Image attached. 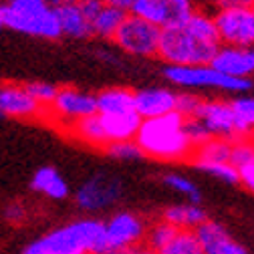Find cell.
Here are the masks:
<instances>
[{
    "mask_svg": "<svg viewBox=\"0 0 254 254\" xmlns=\"http://www.w3.org/2000/svg\"><path fill=\"white\" fill-rule=\"evenodd\" d=\"M220 47L214 14L196 8L186 22L162 30L157 57L168 67L210 65Z\"/></svg>",
    "mask_w": 254,
    "mask_h": 254,
    "instance_id": "1",
    "label": "cell"
},
{
    "mask_svg": "<svg viewBox=\"0 0 254 254\" xmlns=\"http://www.w3.org/2000/svg\"><path fill=\"white\" fill-rule=\"evenodd\" d=\"M186 117L180 111H172L162 117L143 119L135 141L141 151L153 160L162 162H184L194 155V143L184 131Z\"/></svg>",
    "mask_w": 254,
    "mask_h": 254,
    "instance_id": "2",
    "label": "cell"
},
{
    "mask_svg": "<svg viewBox=\"0 0 254 254\" xmlns=\"http://www.w3.org/2000/svg\"><path fill=\"white\" fill-rule=\"evenodd\" d=\"M107 228L99 220H77L30 242L22 254H105Z\"/></svg>",
    "mask_w": 254,
    "mask_h": 254,
    "instance_id": "3",
    "label": "cell"
},
{
    "mask_svg": "<svg viewBox=\"0 0 254 254\" xmlns=\"http://www.w3.org/2000/svg\"><path fill=\"white\" fill-rule=\"evenodd\" d=\"M164 77L184 89H220L228 93H244L252 87L248 79H234L216 71L212 65H196V67H168L164 69Z\"/></svg>",
    "mask_w": 254,
    "mask_h": 254,
    "instance_id": "4",
    "label": "cell"
},
{
    "mask_svg": "<svg viewBox=\"0 0 254 254\" xmlns=\"http://www.w3.org/2000/svg\"><path fill=\"white\" fill-rule=\"evenodd\" d=\"M113 43L121 51L135 57H157L162 43V28L137 14L127 12L123 24L113 37Z\"/></svg>",
    "mask_w": 254,
    "mask_h": 254,
    "instance_id": "5",
    "label": "cell"
},
{
    "mask_svg": "<svg viewBox=\"0 0 254 254\" xmlns=\"http://www.w3.org/2000/svg\"><path fill=\"white\" fill-rule=\"evenodd\" d=\"M198 119L204 121V125L208 127V131L212 133V137H224V139H238V137H246V135H254L248 125L238 117V113L232 107V101H204Z\"/></svg>",
    "mask_w": 254,
    "mask_h": 254,
    "instance_id": "6",
    "label": "cell"
},
{
    "mask_svg": "<svg viewBox=\"0 0 254 254\" xmlns=\"http://www.w3.org/2000/svg\"><path fill=\"white\" fill-rule=\"evenodd\" d=\"M214 20L222 45L254 47V8L214 10Z\"/></svg>",
    "mask_w": 254,
    "mask_h": 254,
    "instance_id": "7",
    "label": "cell"
},
{
    "mask_svg": "<svg viewBox=\"0 0 254 254\" xmlns=\"http://www.w3.org/2000/svg\"><path fill=\"white\" fill-rule=\"evenodd\" d=\"M194 10V0H135L129 12L153 22L164 30L186 22Z\"/></svg>",
    "mask_w": 254,
    "mask_h": 254,
    "instance_id": "8",
    "label": "cell"
},
{
    "mask_svg": "<svg viewBox=\"0 0 254 254\" xmlns=\"http://www.w3.org/2000/svg\"><path fill=\"white\" fill-rule=\"evenodd\" d=\"M121 196V182L107 174H95L93 178H89L79 190H77V204L83 210H101V208H109L111 204H115Z\"/></svg>",
    "mask_w": 254,
    "mask_h": 254,
    "instance_id": "9",
    "label": "cell"
},
{
    "mask_svg": "<svg viewBox=\"0 0 254 254\" xmlns=\"http://www.w3.org/2000/svg\"><path fill=\"white\" fill-rule=\"evenodd\" d=\"M51 107H53V113L57 117L67 121L69 125L83 119V117L99 113L97 111V95H91L87 91H79L73 87L59 89Z\"/></svg>",
    "mask_w": 254,
    "mask_h": 254,
    "instance_id": "10",
    "label": "cell"
},
{
    "mask_svg": "<svg viewBox=\"0 0 254 254\" xmlns=\"http://www.w3.org/2000/svg\"><path fill=\"white\" fill-rule=\"evenodd\" d=\"M105 228L109 248H137L147 234L145 222L131 212L115 214L105 224Z\"/></svg>",
    "mask_w": 254,
    "mask_h": 254,
    "instance_id": "11",
    "label": "cell"
},
{
    "mask_svg": "<svg viewBox=\"0 0 254 254\" xmlns=\"http://www.w3.org/2000/svg\"><path fill=\"white\" fill-rule=\"evenodd\" d=\"M210 65L234 79H248L254 77V47H228L222 45L212 59Z\"/></svg>",
    "mask_w": 254,
    "mask_h": 254,
    "instance_id": "12",
    "label": "cell"
},
{
    "mask_svg": "<svg viewBox=\"0 0 254 254\" xmlns=\"http://www.w3.org/2000/svg\"><path fill=\"white\" fill-rule=\"evenodd\" d=\"M178 95L180 93L166 87L141 89L135 93V111L141 115V119L168 115L178 109Z\"/></svg>",
    "mask_w": 254,
    "mask_h": 254,
    "instance_id": "13",
    "label": "cell"
},
{
    "mask_svg": "<svg viewBox=\"0 0 254 254\" xmlns=\"http://www.w3.org/2000/svg\"><path fill=\"white\" fill-rule=\"evenodd\" d=\"M196 234L206 254H248V250L236 242L220 222L206 220L202 226L196 228Z\"/></svg>",
    "mask_w": 254,
    "mask_h": 254,
    "instance_id": "14",
    "label": "cell"
},
{
    "mask_svg": "<svg viewBox=\"0 0 254 254\" xmlns=\"http://www.w3.org/2000/svg\"><path fill=\"white\" fill-rule=\"evenodd\" d=\"M41 103L20 85L0 87V111L4 117H35L41 111Z\"/></svg>",
    "mask_w": 254,
    "mask_h": 254,
    "instance_id": "15",
    "label": "cell"
},
{
    "mask_svg": "<svg viewBox=\"0 0 254 254\" xmlns=\"http://www.w3.org/2000/svg\"><path fill=\"white\" fill-rule=\"evenodd\" d=\"M51 4L57 10L63 35L73 39H87L91 35L89 20L81 8V0H51Z\"/></svg>",
    "mask_w": 254,
    "mask_h": 254,
    "instance_id": "16",
    "label": "cell"
},
{
    "mask_svg": "<svg viewBox=\"0 0 254 254\" xmlns=\"http://www.w3.org/2000/svg\"><path fill=\"white\" fill-rule=\"evenodd\" d=\"M103 127L107 133V141H133L139 133V127L143 123L141 115L137 111L121 113V115H101Z\"/></svg>",
    "mask_w": 254,
    "mask_h": 254,
    "instance_id": "17",
    "label": "cell"
},
{
    "mask_svg": "<svg viewBox=\"0 0 254 254\" xmlns=\"http://www.w3.org/2000/svg\"><path fill=\"white\" fill-rule=\"evenodd\" d=\"M162 218L170 224H174L178 230H196L208 220L204 208L200 204H172L164 210Z\"/></svg>",
    "mask_w": 254,
    "mask_h": 254,
    "instance_id": "18",
    "label": "cell"
},
{
    "mask_svg": "<svg viewBox=\"0 0 254 254\" xmlns=\"http://www.w3.org/2000/svg\"><path fill=\"white\" fill-rule=\"evenodd\" d=\"M99 115H121L135 111V93L123 87L105 89L97 95Z\"/></svg>",
    "mask_w": 254,
    "mask_h": 254,
    "instance_id": "19",
    "label": "cell"
},
{
    "mask_svg": "<svg viewBox=\"0 0 254 254\" xmlns=\"http://www.w3.org/2000/svg\"><path fill=\"white\" fill-rule=\"evenodd\" d=\"M30 188L51 200H65L69 196V184L61 178L55 168H41L30 180Z\"/></svg>",
    "mask_w": 254,
    "mask_h": 254,
    "instance_id": "20",
    "label": "cell"
},
{
    "mask_svg": "<svg viewBox=\"0 0 254 254\" xmlns=\"http://www.w3.org/2000/svg\"><path fill=\"white\" fill-rule=\"evenodd\" d=\"M127 12L121 8H115L111 4H103L101 10L89 20L91 26V35L101 37V39H111L115 37V33L119 30V26L123 24Z\"/></svg>",
    "mask_w": 254,
    "mask_h": 254,
    "instance_id": "21",
    "label": "cell"
},
{
    "mask_svg": "<svg viewBox=\"0 0 254 254\" xmlns=\"http://www.w3.org/2000/svg\"><path fill=\"white\" fill-rule=\"evenodd\" d=\"M232 153V141L224 137H210L202 145L194 149V164L204 166V164H220V162H230Z\"/></svg>",
    "mask_w": 254,
    "mask_h": 254,
    "instance_id": "22",
    "label": "cell"
},
{
    "mask_svg": "<svg viewBox=\"0 0 254 254\" xmlns=\"http://www.w3.org/2000/svg\"><path fill=\"white\" fill-rule=\"evenodd\" d=\"M71 131L77 139L91 143V145H109L107 141V133H105V127H103V119L99 113L83 117L75 123H71Z\"/></svg>",
    "mask_w": 254,
    "mask_h": 254,
    "instance_id": "23",
    "label": "cell"
},
{
    "mask_svg": "<svg viewBox=\"0 0 254 254\" xmlns=\"http://www.w3.org/2000/svg\"><path fill=\"white\" fill-rule=\"evenodd\" d=\"M51 0H6L2 4L4 18H33L51 8Z\"/></svg>",
    "mask_w": 254,
    "mask_h": 254,
    "instance_id": "24",
    "label": "cell"
},
{
    "mask_svg": "<svg viewBox=\"0 0 254 254\" xmlns=\"http://www.w3.org/2000/svg\"><path fill=\"white\" fill-rule=\"evenodd\" d=\"M160 254H206L196 230H178L176 238Z\"/></svg>",
    "mask_w": 254,
    "mask_h": 254,
    "instance_id": "25",
    "label": "cell"
},
{
    "mask_svg": "<svg viewBox=\"0 0 254 254\" xmlns=\"http://www.w3.org/2000/svg\"><path fill=\"white\" fill-rule=\"evenodd\" d=\"M176 234H178V228L162 218V220L153 222V224L147 228V234H145L147 244H145V246H149V248H153V250L160 252L162 248H166V246L176 238Z\"/></svg>",
    "mask_w": 254,
    "mask_h": 254,
    "instance_id": "26",
    "label": "cell"
},
{
    "mask_svg": "<svg viewBox=\"0 0 254 254\" xmlns=\"http://www.w3.org/2000/svg\"><path fill=\"white\" fill-rule=\"evenodd\" d=\"M230 162L240 170L244 166L254 164V135L238 137L232 141V153H230Z\"/></svg>",
    "mask_w": 254,
    "mask_h": 254,
    "instance_id": "27",
    "label": "cell"
},
{
    "mask_svg": "<svg viewBox=\"0 0 254 254\" xmlns=\"http://www.w3.org/2000/svg\"><path fill=\"white\" fill-rule=\"evenodd\" d=\"M164 184L170 186L174 192L184 194L190 202H194V204H200V200H202V194H200L198 186H196L194 182H190L188 178L180 176V174H168V176L164 178Z\"/></svg>",
    "mask_w": 254,
    "mask_h": 254,
    "instance_id": "28",
    "label": "cell"
},
{
    "mask_svg": "<svg viewBox=\"0 0 254 254\" xmlns=\"http://www.w3.org/2000/svg\"><path fill=\"white\" fill-rule=\"evenodd\" d=\"M200 170H204L206 174L222 180V182H228V184H240V170L232 164V162H220V164H204L198 166Z\"/></svg>",
    "mask_w": 254,
    "mask_h": 254,
    "instance_id": "29",
    "label": "cell"
},
{
    "mask_svg": "<svg viewBox=\"0 0 254 254\" xmlns=\"http://www.w3.org/2000/svg\"><path fill=\"white\" fill-rule=\"evenodd\" d=\"M107 151H109L111 157H115V160H125V162L139 160V157L145 155L135 139L133 141H115V143H109Z\"/></svg>",
    "mask_w": 254,
    "mask_h": 254,
    "instance_id": "30",
    "label": "cell"
},
{
    "mask_svg": "<svg viewBox=\"0 0 254 254\" xmlns=\"http://www.w3.org/2000/svg\"><path fill=\"white\" fill-rule=\"evenodd\" d=\"M184 131H186L188 139L194 143V147L202 145L204 141H208V139L212 137V133L208 131V127L204 125V121L198 119V117H190V119H186V123H184Z\"/></svg>",
    "mask_w": 254,
    "mask_h": 254,
    "instance_id": "31",
    "label": "cell"
},
{
    "mask_svg": "<svg viewBox=\"0 0 254 254\" xmlns=\"http://www.w3.org/2000/svg\"><path fill=\"white\" fill-rule=\"evenodd\" d=\"M204 101H206V99L198 97L196 93H180V95H178V109H176V111H180L186 119L198 117V113H200Z\"/></svg>",
    "mask_w": 254,
    "mask_h": 254,
    "instance_id": "32",
    "label": "cell"
},
{
    "mask_svg": "<svg viewBox=\"0 0 254 254\" xmlns=\"http://www.w3.org/2000/svg\"><path fill=\"white\" fill-rule=\"evenodd\" d=\"M24 87H26V91L33 95V97H35L41 105H53V101H55V97H57V93H59V89H57L55 85H51V83H43V81L28 83V85H24Z\"/></svg>",
    "mask_w": 254,
    "mask_h": 254,
    "instance_id": "33",
    "label": "cell"
},
{
    "mask_svg": "<svg viewBox=\"0 0 254 254\" xmlns=\"http://www.w3.org/2000/svg\"><path fill=\"white\" fill-rule=\"evenodd\" d=\"M232 107L238 117L248 125V129L254 133V97H236L232 99Z\"/></svg>",
    "mask_w": 254,
    "mask_h": 254,
    "instance_id": "34",
    "label": "cell"
},
{
    "mask_svg": "<svg viewBox=\"0 0 254 254\" xmlns=\"http://www.w3.org/2000/svg\"><path fill=\"white\" fill-rule=\"evenodd\" d=\"M214 10L222 8H254V0H208Z\"/></svg>",
    "mask_w": 254,
    "mask_h": 254,
    "instance_id": "35",
    "label": "cell"
},
{
    "mask_svg": "<svg viewBox=\"0 0 254 254\" xmlns=\"http://www.w3.org/2000/svg\"><path fill=\"white\" fill-rule=\"evenodd\" d=\"M240 184L248 190V192L254 194V164L240 168Z\"/></svg>",
    "mask_w": 254,
    "mask_h": 254,
    "instance_id": "36",
    "label": "cell"
},
{
    "mask_svg": "<svg viewBox=\"0 0 254 254\" xmlns=\"http://www.w3.org/2000/svg\"><path fill=\"white\" fill-rule=\"evenodd\" d=\"M6 220L8 222H14V224H18V222H24V218H26V212H24V206H20V204H10L8 208H6Z\"/></svg>",
    "mask_w": 254,
    "mask_h": 254,
    "instance_id": "37",
    "label": "cell"
},
{
    "mask_svg": "<svg viewBox=\"0 0 254 254\" xmlns=\"http://www.w3.org/2000/svg\"><path fill=\"white\" fill-rule=\"evenodd\" d=\"M103 2H105V4H111V6H115V8H121V10H125V12H129L135 0H103Z\"/></svg>",
    "mask_w": 254,
    "mask_h": 254,
    "instance_id": "38",
    "label": "cell"
},
{
    "mask_svg": "<svg viewBox=\"0 0 254 254\" xmlns=\"http://www.w3.org/2000/svg\"><path fill=\"white\" fill-rule=\"evenodd\" d=\"M131 254H160V252L153 250V248H149V246H137V248L131 250Z\"/></svg>",
    "mask_w": 254,
    "mask_h": 254,
    "instance_id": "39",
    "label": "cell"
},
{
    "mask_svg": "<svg viewBox=\"0 0 254 254\" xmlns=\"http://www.w3.org/2000/svg\"><path fill=\"white\" fill-rule=\"evenodd\" d=\"M133 248H109L105 254H131Z\"/></svg>",
    "mask_w": 254,
    "mask_h": 254,
    "instance_id": "40",
    "label": "cell"
},
{
    "mask_svg": "<svg viewBox=\"0 0 254 254\" xmlns=\"http://www.w3.org/2000/svg\"><path fill=\"white\" fill-rule=\"evenodd\" d=\"M4 26H6V22H4V10H2V4H0V33H2Z\"/></svg>",
    "mask_w": 254,
    "mask_h": 254,
    "instance_id": "41",
    "label": "cell"
}]
</instances>
